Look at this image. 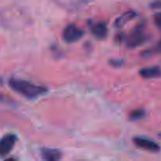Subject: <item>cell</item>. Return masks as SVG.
Returning <instances> with one entry per match:
<instances>
[{"mask_svg":"<svg viewBox=\"0 0 161 161\" xmlns=\"http://www.w3.org/2000/svg\"><path fill=\"white\" fill-rule=\"evenodd\" d=\"M9 86L14 91L28 99L36 98L47 92V88L45 86L36 85L31 82L21 79H10Z\"/></svg>","mask_w":161,"mask_h":161,"instance_id":"obj_1","label":"cell"},{"mask_svg":"<svg viewBox=\"0 0 161 161\" xmlns=\"http://www.w3.org/2000/svg\"><path fill=\"white\" fill-rule=\"evenodd\" d=\"M144 24H139L132 29L128 36H126V46L129 49H135L143 45L148 40Z\"/></svg>","mask_w":161,"mask_h":161,"instance_id":"obj_2","label":"cell"},{"mask_svg":"<svg viewBox=\"0 0 161 161\" xmlns=\"http://www.w3.org/2000/svg\"><path fill=\"white\" fill-rule=\"evenodd\" d=\"M84 36V31L74 24H69L63 29L62 39L67 43L77 42Z\"/></svg>","mask_w":161,"mask_h":161,"instance_id":"obj_3","label":"cell"},{"mask_svg":"<svg viewBox=\"0 0 161 161\" xmlns=\"http://www.w3.org/2000/svg\"><path fill=\"white\" fill-rule=\"evenodd\" d=\"M17 141V135L14 134H7L0 140V156L6 157L15 146Z\"/></svg>","mask_w":161,"mask_h":161,"instance_id":"obj_4","label":"cell"},{"mask_svg":"<svg viewBox=\"0 0 161 161\" xmlns=\"http://www.w3.org/2000/svg\"><path fill=\"white\" fill-rule=\"evenodd\" d=\"M133 142L136 146L144 150L152 153H157L160 150V145L157 144L153 140L144 137L137 136L133 138Z\"/></svg>","mask_w":161,"mask_h":161,"instance_id":"obj_5","label":"cell"},{"mask_svg":"<svg viewBox=\"0 0 161 161\" xmlns=\"http://www.w3.org/2000/svg\"><path fill=\"white\" fill-rule=\"evenodd\" d=\"M108 27L105 21H98L91 27V32L97 39H104L108 36Z\"/></svg>","mask_w":161,"mask_h":161,"instance_id":"obj_6","label":"cell"},{"mask_svg":"<svg viewBox=\"0 0 161 161\" xmlns=\"http://www.w3.org/2000/svg\"><path fill=\"white\" fill-rule=\"evenodd\" d=\"M41 157L44 160L57 161L61 160L62 157V153L58 149L42 148L41 149Z\"/></svg>","mask_w":161,"mask_h":161,"instance_id":"obj_7","label":"cell"},{"mask_svg":"<svg viewBox=\"0 0 161 161\" xmlns=\"http://www.w3.org/2000/svg\"><path fill=\"white\" fill-rule=\"evenodd\" d=\"M139 75L144 79H155L161 77V69L158 66H151L140 69Z\"/></svg>","mask_w":161,"mask_h":161,"instance_id":"obj_8","label":"cell"},{"mask_svg":"<svg viewBox=\"0 0 161 161\" xmlns=\"http://www.w3.org/2000/svg\"><path fill=\"white\" fill-rule=\"evenodd\" d=\"M137 16V13L135 10H128L124 13L117 17L114 21V26L116 28H121L130 20H133Z\"/></svg>","mask_w":161,"mask_h":161,"instance_id":"obj_9","label":"cell"},{"mask_svg":"<svg viewBox=\"0 0 161 161\" xmlns=\"http://www.w3.org/2000/svg\"><path fill=\"white\" fill-rule=\"evenodd\" d=\"M146 110L143 108H137L133 110L129 115V119L131 121H138L143 119L146 116Z\"/></svg>","mask_w":161,"mask_h":161,"instance_id":"obj_10","label":"cell"},{"mask_svg":"<svg viewBox=\"0 0 161 161\" xmlns=\"http://www.w3.org/2000/svg\"><path fill=\"white\" fill-rule=\"evenodd\" d=\"M154 53H161V39L158 41L157 45L153 47V49H149V50H146L142 53V55L143 57H149L150 55H153Z\"/></svg>","mask_w":161,"mask_h":161,"instance_id":"obj_11","label":"cell"},{"mask_svg":"<svg viewBox=\"0 0 161 161\" xmlns=\"http://www.w3.org/2000/svg\"><path fill=\"white\" fill-rule=\"evenodd\" d=\"M109 64L115 68H120L124 64V60L123 59H110L108 61Z\"/></svg>","mask_w":161,"mask_h":161,"instance_id":"obj_12","label":"cell"},{"mask_svg":"<svg viewBox=\"0 0 161 161\" xmlns=\"http://www.w3.org/2000/svg\"><path fill=\"white\" fill-rule=\"evenodd\" d=\"M153 20L156 26H157L159 29L161 30V12H158L157 13V14H154Z\"/></svg>","mask_w":161,"mask_h":161,"instance_id":"obj_13","label":"cell"},{"mask_svg":"<svg viewBox=\"0 0 161 161\" xmlns=\"http://www.w3.org/2000/svg\"><path fill=\"white\" fill-rule=\"evenodd\" d=\"M125 39H126V35L125 33H119L115 37V41L117 42L118 44H121L123 42H125Z\"/></svg>","mask_w":161,"mask_h":161,"instance_id":"obj_14","label":"cell"},{"mask_svg":"<svg viewBox=\"0 0 161 161\" xmlns=\"http://www.w3.org/2000/svg\"><path fill=\"white\" fill-rule=\"evenodd\" d=\"M151 7L153 9H161V1H156L151 3Z\"/></svg>","mask_w":161,"mask_h":161,"instance_id":"obj_15","label":"cell"},{"mask_svg":"<svg viewBox=\"0 0 161 161\" xmlns=\"http://www.w3.org/2000/svg\"><path fill=\"white\" fill-rule=\"evenodd\" d=\"M2 99H3V97H2V96H1V95H0V101H1V100H2Z\"/></svg>","mask_w":161,"mask_h":161,"instance_id":"obj_16","label":"cell"},{"mask_svg":"<svg viewBox=\"0 0 161 161\" xmlns=\"http://www.w3.org/2000/svg\"><path fill=\"white\" fill-rule=\"evenodd\" d=\"M159 135V136H160V138H161V132H160V134H159V135Z\"/></svg>","mask_w":161,"mask_h":161,"instance_id":"obj_17","label":"cell"}]
</instances>
